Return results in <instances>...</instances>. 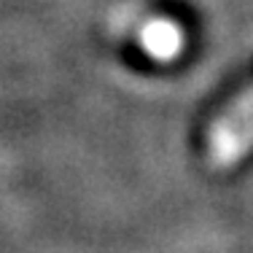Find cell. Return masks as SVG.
<instances>
[{
  "label": "cell",
  "instance_id": "1",
  "mask_svg": "<svg viewBox=\"0 0 253 253\" xmlns=\"http://www.w3.org/2000/svg\"><path fill=\"white\" fill-rule=\"evenodd\" d=\"M253 151V84L237 94L208 132V159L226 170Z\"/></svg>",
  "mask_w": 253,
  "mask_h": 253
},
{
  "label": "cell",
  "instance_id": "2",
  "mask_svg": "<svg viewBox=\"0 0 253 253\" xmlns=\"http://www.w3.org/2000/svg\"><path fill=\"white\" fill-rule=\"evenodd\" d=\"M122 30L135 38L140 51L156 62H172L186 49V33L175 19L162 14L129 8V16H122Z\"/></svg>",
  "mask_w": 253,
  "mask_h": 253
}]
</instances>
